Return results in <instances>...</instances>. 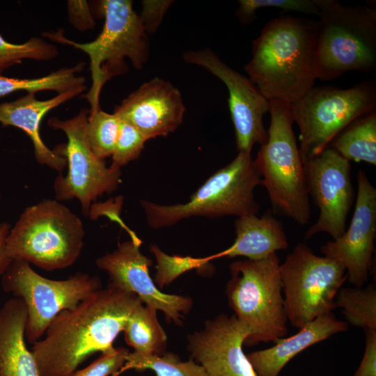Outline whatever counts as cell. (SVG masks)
<instances>
[{
  "label": "cell",
  "instance_id": "8992f818",
  "mask_svg": "<svg viewBox=\"0 0 376 376\" xmlns=\"http://www.w3.org/2000/svg\"><path fill=\"white\" fill-rule=\"evenodd\" d=\"M261 178L251 152H239L229 164L212 175L185 203L160 205L141 201L148 226L157 229L193 217L210 218L258 215L254 189Z\"/></svg>",
  "mask_w": 376,
  "mask_h": 376
},
{
  "label": "cell",
  "instance_id": "603a6c76",
  "mask_svg": "<svg viewBox=\"0 0 376 376\" xmlns=\"http://www.w3.org/2000/svg\"><path fill=\"white\" fill-rule=\"evenodd\" d=\"M349 161L376 165V109L354 120L329 144Z\"/></svg>",
  "mask_w": 376,
  "mask_h": 376
},
{
  "label": "cell",
  "instance_id": "d6a6232c",
  "mask_svg": "<svg viewBox=\"0 0 376 376\" xmlns=\"http://www.w3.org/2000/svg\"><path fill=\"white\" fill-rule=\"evenodd\" d=\"M130 352L125 347H111L101 353L100 356L87 367L76 370L69 376H109L122 369Z\"/></svg>",
  "mask_w": 376,
  "mask_h": 376
},
{
  "label": "cell",
  "instance_id": "5bb4252c",
  "mask_svg": "<svg viewBox=\"0 0 376 376\" xmlns=\"http://www.w3.org/2000/svg\"><path fill=\"white\" fill-rule=\"evenodd\" d=\"M182 58L209 71L226 85L238 152H251L255 144H263L267 138L263 116L269 112V101L249 78L231 68L207 48L188 51Z\"/></svg>",
  "mask_w": 376,
  "mask_h": 376
},
{
  "label": "cell",
  "instance_id": "836d02e7",
  "mask_svg": "<svg viewBox=\"0 0 376 376\" xmlns=\"http://www.w3.org/2000/svg\"><path fill=\"white\" fill-rule=\"evenodd\" d=\"M171 3L172 1H142V10L139 17L147 33L156 31Z\"/></svg>",
  "mask_w": 376,
  "mask_h": 376
},
{
  "label": "cell",
  "instance_id": "52a82bcc",
  "mask_svg": "<svg viewBox=\"0 0 376 376\" xmlns=\"http://www.w3.org/2000/svg\"><path fill=\"white\" fill-rule=\"evenodd\" d=\"M80 218L59 201L45 199L26 207L9 233L6 253L52 271L71 266L84 246Z\"/></svg>",
  "mask_w": 376,
  "mask_h": 376
},
{
  "label": "cell",
  "instance_id": "ac0fdd59",
  "mask_svg": "<svg viewBox=\"0 0 376 376\" xmlns=\"http://www.w3.org/2000/svg\"><path fill=\"white\" fill-rule=\"evenodd\" d=\"M185 112L180 91L170 81L158 77L143 83L113 111L147 141L174 132L182 124Z\"/></svg>",
  "mask_w": 376,
  "mask_h": 376
},
{
  "label": "cell",
  "instance_id": "e0dca14e",
  "mask_svg": "<svg viewBox=\"0 0 376 376\" xmlns=\"http://www.w3.org/2000/svg\"><path fill=\"white\" fill-rule=\"evenodd\" d=\"M250 334L249 327L234 314H220L188 335L187 350L207 376H257L242 350Z\"/></svg>",
  "mask_w": 376,
  "mask_h": 376
},
{
  "label": "cell",
  "instance_id": "9c48e42d",
  "mask_svg": "<svg viewBox=\"0 0 376 376\" xmlns=\"http://www.w3.org/2000/svg\"><path fill=\"white\" fill-rule=\"evenodd\" d=\"M376 109V84L364 80L343 89L313 86L291 104L293 122L299 129L303 164L319 155L350 123Z\"/></svg>",
  "mask_w": 376,
  "mask_h": 376
},
{
  "label": "cell",
  "instance_id": "9a60e30c",
  "mask_svg": "<svg viewBox=\"0 0 376 376\" xmlns=\"http://www.w3.org/2000/svg\"><path fill=\"white\" fill-rule=\"evenodd\" d=\"M130 235V240L119 243L114 251L97 258V267L107 273L109 283L134 293L143 304L162 311L175 324H181L182 313L190 311L192 300L164 293L155 286L149 274L152 260L141 252L140 239L134 233Z\"/></svg>",
  "mask_w": 376,
  "mask_h": 376
},
{
  "label": "cell",
  "instance_id": "ffe728a7",
  "mask_svg": "<svg viewBox=\"0 0 376 376\" xmlns=\"http://www.w3.org/2000/svg\"><path fill=\"white\" fill-rule=\"evenodd\" d=\"M347 324L333 312L318 316L288 337L278 339L272 347L246 355L257 376H278L285 365L308 347L345 331Z\"/></svg>",
  "mask_w": 376,
  "mask_h": 376
},
{
  "label": "cell",
  "instance_id": "4316f807",
  "mask_svg": "<svg viewBox=\"0 0 376 376\" xmlns=\"http://www.w3.org/2000/svg\"><path fill=\"white\" fill-rule=\"evenodd\" d=\"M128 368L150 369L157 376H207L202 366L194 360L183 361L178 355L167 352L162 355L149 356L130 352L122 370Z\"/></svg>",
  "mask_w": 376,
  "mask_h": 376
},
{
  "label": "cell",
  "instance_id": "44dd1931",
  "mask_svg": "<svg viewBox=\"0 0 376 376\" xmlns=\"http://www.w3.org/2000/svg\"><path fill=\"white\" fill-rule=\"evenodd\" d=\"M236 237L228 249L210 256L211 259L244 256L259 260L288 246L283 224L273 215L271 209L258 217L247 215L238 217L234 224Z\"/></svg>",
  "mask_w": 376,
  "mask_h": 376
},
{
  "label": "cell",
  "instance_id": "1f68e13d",
  "mask_svg": "<svg viewBox=\"0 0 376 376\" xmlns=\"http://www.w3.org/2000/svg\"><path fill=\"white\" fill-rule=\"evenodd\" d=\"M151 251L155 254L157 260L155 281L161 288L171 283L186 270L205 265L212 260L210 256L199 259L190 257H171L162 252L155 246H151Z\"/></svg>",
  "mask_w": 376,
  "mask_h": 376
},
{
  "label": "cell",
  "instance_id": "30bf717a",
  "mask_svg": "<svg viewBox=\"0 0 376 376\" xmlns=\"http://www.w3.org/2000/svg\"><path fill=\"white\" fill-rule=\"evenodd\" d=\"M288 321L301 329L320 315L332 312L335 298L347 279L345 268L298 243L279 266Z\"/></svg>",
  "mask_w": 376,
  "mask_h": 376
},
{
  "label": "cell",
  "instance_id": "7a4b0ae2",
  "mask_svg": "<svg viewBox=\"0 0 376 376\" xmlns=\"http://www.w3.org/2000/svg\"><path fill=\"white\" fill-rule=\"evenodd\" d=\"M316 21L281 15L268 21L252 42L244 70L268 100L292 104L314 86Z\"/></svg>",
  "mask_w": 376,
  "mask_h": 376
},
{
  "label": "cell",
  "instance_id": "cb8c5ba5",
  "mask_svg": "<svg viewBox=\"0 0 376 376\" xmlns=\"http://www.w3.org/2000/svg\"><path fill=\"white\" fill-rule=\"evenodd\" d=\"M155 308L139 304L128 318L123 331L134 352L143 356L162 355L166 351L167 336L159 324Z\"/></svg>",
  "mask_w": 376,
  "mask_h": 376
},
{
  "label": "cell",
  "instance_id": "6da1fadb",
  "mask_svg": "<svg viewBox=\"0 0 376 376\" xmlns=\"http://www.w3.org/2000/svg\"><path fill=\"white\" fill-rule=\"evenodd\" d=\"M142 303L134 293L109 283L59 313L31 351L40 376H69L91 354L113 347L128 318Z\"/></svg>",
  "mask_w": 376,
  "mask_h": 376
},
{
  "label": "cell",
  "instance_id": "83f0119b",
  "mask_svg": "<svg viewBox=\"0 0 376 376\" xmlns=\"http://www.w3.org/2000/svg\"><path fill=\"white\" fill-rule=\"evenodd\" d=\"M120 118L99 109L89 113L86 125L88 144L96 157L104 160L112 155L118 139Z\"/></svg>",
  "mask_w": 376,
  "mask_h": 376
},
{
  "label": "cell",
  "instance_id": "d4e9b609",
  "mask_svg": "<svg viewBox=\"0 0 376 376\" xmlns=\"http://www.w3.org/2000/svg\"><path fill=\"white\" fill-rule=\"evenodd\" d=\"M84 66L85 63L80 62L72 67L62 68L47 75L32 79L10 78L0 75V97L19 91L34 93L54 91L59 94L85 85V78L77 75Z\"/></svg>",
  "mask_w": 376,
  "mask_h": 376
},
{
  "label": "cell",
  "instance_id": "8fae6325",
  "mask_svg": "<svg viewBox=\"0 0 376 376\" xmlns=\"http://www.w3.org/2000/svg\"><path fill=\"white\" fill-rule=\"evenodd\" d=\"M1 285L4 291L24 301L27 311L25 336L32 344L44 336L59 313L102 288L97 276L79 272L64 280H52L38 274L22 260L12 261L1 276Z\"/></svg>",
  "mask_w": 376,
  "mask_h": 376
},
{
  "label": "cell",
  "instance_id": "f1b7e54d",
  "mask_svg": "<svg viewBox=\"0 0 376 376\" xmlns=\"http://www.w3.org/2000/svg\"><path fill=\"white\" fill-rule=\"evenodd\" d=\"M58 54L55 45L41 38L32 37L24 43L14 44L0 34V75L25 59L47 61L54 59Z\"/></svg>",
  "mask_w": 376,
  "mask_h": 376
},
{
  "label": "cell",
  "instance_id": "5b68a950",
  "mask_svg": "<svg viewBox=\"0 0 376 376\" xmlns=\"http://www.w3.org/2000/svg\"><path fill=\"white\" fill-rule=\"evenodd\" d=\"M270 125L266 141L253 159L272 212L304 226L311 218L304 164L292 129L291 104L269 101Z\"/></svg>",
  "mask_w": 376,
  "mask_h": 376
},
{
  "label": "cell",
  "instance_id": "7c38bea8",
  "mask_svg": "<svg viewBox=\"0 0 376 376\" xmlns=\"http://www.w3.org/2000/svg\"><path fill=\"white\" fill-rule=\"evenodd\" d=\"M90 109H81L74 117L61 120L49 119V127L63 131L67 143L57 145L54 150L65 158L68 173L59 174L54 180L55 199L79 201L82 212L88 216L92 203L104 194L116 191L121 182V171L107 166L105 161L93 152L86 136V125Z\"/></svg>",
  "mask_w": 376,
  "mask_h": 376
},
{
  "label": "cell",
  "instance_id": "277c9868",
  "mask_svg": "<svg viewBox=\"0 0 376 376\" xmlns=\"http://www.w3.org/2000/svg\"><path fill=\"white\" fill-rule=\"evenodd\" d=\"M317 78L330 81L350 71L376 69V9L315 0Z\"/></svg>",
  "mask_w": 376,
  "mask_h": 376
},
{
  "label": "cell",
  "instance_id": "7402d4cb",
  "mask_svg": "<svg viewBox=\"0 0 376 376\" xmlns=\"http://www.w3.org/2000/svg\"><path fill=\"white\" fill-rule=\"evenodd\" d=\"M26 320L20 298H11L0 308V376H40L25 343Z\"/></svg>",
  "mask_w": 376,
  "mask_h": 376
},
{
  "label": "cell",
  "instance_id": "4fadbf2b",
  "mask_svg": "<svg viewBox=\"0 0 376 376\" xmlns=\"http://www.w3.org/2000/svg\"><path fill=\"white\" fill-rule=\"evenodd\" d=\"M304 171L308 196L320 210L317 221L306 231L305 240L320 233L337 239L346 230L354 196L350 162L327 147L304 163Z\"/></svg>",
  "mask_w": 376,
  "mask_h": 376
},
{
  "label": "cell",
  "instance_id": "4dcf8cb0",
  "mask_svg": "<svg viewBox=\"0 0 376 376\" xmlns=\"http://www.w3.org/2000/svg\"><path fill=\"white\" fill-rule=\"evenodd\" d=\"M120 120V130L110 166L118 169L137 159L147 141L143 135L133 125L125 120Z\"/></svg>",
  "mask_w": 376,
  "mask_h": 376
},
{
  "label": "cell",
  "instance_id": "f546056e",
  "mask_svg": "<svg viewBox=\"0 0 376 376\" xmlns=\"http://www.w3.org/2000/svg\"><path fill=\"white\" fill-rule=\"evenodd\" d=\"M236 15L244 24L256 19V11L264 8L280 9L283 12H298L318 16L315 0H240Z\"/></svg>",
  "mask_w": 376,
  "mask_h": 376
},
{
  "label": "cell",
  "instance_id": "d6986e66",
  "mask_svg": "<svg viewBox=\"0 0 376 376\" xmlns=\"http://www.w3.org/2000/svg\"><path fill=\"white\" fill-rule=\"evenodd\" d=\"M86 89V85L77 86L46 100H39L36 93H27L12 102L0 104V123L13 126L24 132L31 140L36 160L61 174L67 166L65 157L49 148L40 135V125L47 113L72 99Z\"/></svg>",
  "mask_w": 376,
  "mask_h": 376
},
{
  "label": "cell",
  "instance_id": "e575fe53",
  "mask_svg": "<svg viewBox=\"0 0 376 376\" xmlns=\"http://www.w3.org/2000/svg\"><path fill=\"white\" fill-rule=\"evenodd\" d=\"M69 22L80 31L93 29L95 22L89 3L85 0H70L67 1Z\"/></svg>",
  "mask_w": 376,
  "mask_h": 376
},
{
  "label": "cell",
  "instance_id": "d590c367",
  "mask_svg": "<svg viewBox=\"0 0 376 376\" xmlns=\"http://www.w3.org/2000/svg\"><path fill=\"white\" fill-rule=\"evenodd\" d=\"M365 337L363 355L352 376H376V330H365Z\"/></svg>",
  "mask_w": 376,
  "mask_h": 376
},
{
  "label": "cell",
  "instance_id": "2e32d148",
  "mask_svg": "<svg viewBox=\"0 0 376 376\" xmlns=\"http://www.w3.org/2000/svg\"><path fill=\"white\" fill-rule=\"evenodd\" d=\"M376 237V189L366 173L357 174V195L349 227L341 236L320 247L324 256L345 269L347 279L354 287H362L373 265Z\"/></svg>",
  "mask_w": 376,
  "mask_h": 376
},
{
  "label": "cell",
  "instance_id": "ba28073f",
  "mask_svg": "<svg viewBox=\"0 0 376 376\" xmlns=\"http://www.w3.org/2000/svg\"><path fill=\"white\" fill-rule=\"evenodd\" d=\"M279 266L276 253L259 260H236L229 266L226 294L234 315L251 330L244 343L246 346L274 343L288 333Z\"/></svg>",
  "mask_w": 376,
  "mask_h": 376
},
{
  "label": "cell",
  "instance_id": "484cf974",
  "mask_svg": "<svg viewBox=\"0 0 376 376\" xmlns=\"http://www.w3.org/2000/svg\"><path fill=\"white\" fill-rule=\"evenodd\" d=\"M336 307L342 308L347 322L364 330H376V288H343L339 290Z\"/></svg>",
  "mask_w": 376,
  "mask_h": 376
},
{
  "label": "cell",
  "instance_id": "3957f363",
  "mask_svg": "<svg viewBox=\"0 0 376 376\" xmlns=\"http://www.w3.org/2000/svg\"><path fill=\"white\" fill-rule=\"evenodd\" d=\"M97 10L104 17L101 33L93 41L80 43L70 40L63 29L43 32L52 42L73 47L89 57L92 84L83 95L91 105L90 113L99 109L100 94L107 81L128 70L125 58L141 70L149 56V41L143 23L130 0H102Z\"/></svg>",
  "mask_w": 376,
  "mask_h": 376
},
{
  "label": "cell",
  "instance_id": "8d00e7d4",
  "mask_svg": "<svg viewBox=\"0 0 376 376\" xmlns=\"http://www.w3.org/2000/svg\"><path fill=\"white\" fill-rule=\"evenodd\" d=\"M11 228V225L7 222L0 224V277L6 272L13 261L6 253L7 239Z\"/></svg>",
  "mask_w": 376,
  "mask_h": 376
}]
</instances>
